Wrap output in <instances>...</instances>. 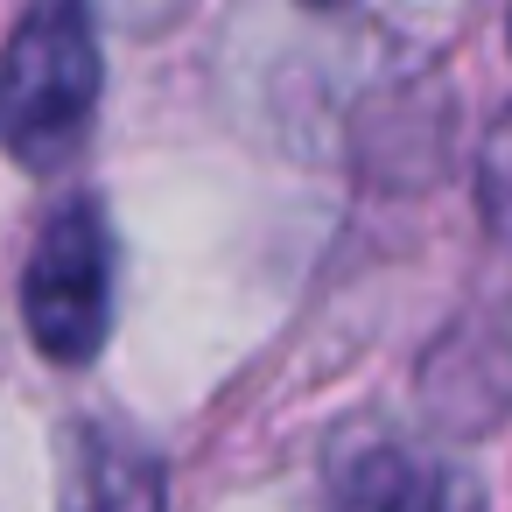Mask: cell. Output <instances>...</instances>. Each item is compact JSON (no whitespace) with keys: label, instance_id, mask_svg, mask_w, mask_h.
<instances>
[{"label":"cell","instance_id":"1","mask_svg":"<svg viewBox=\"0 0 512 512\" xmlns=\"http://www.w3.org/2000/svg\"><path fill=\"white\" fill-rule=\"evenodd\" d=\"M99 29L85 0H36L0 50V141L22 169L78 155L99 113Z\"/></svg>","mask_w":512,"mask_h":512},{"label":"cell","instance_id":"2","mask_svg":"<svg viewBox=\"0 0 512 512\" xmlns=\"http://www.w3.org/2000/svg\"><path fill=\"white\" fill-rule=\"evenodd\" d=\"M22 316L43 358L57 365H85L106 344L113 323V232L99 218V204H64L22 267Z\"/></svg>","mask_w":512,"mask_h":512},{"label":"cell","instance_id":"3","mask_svg":"<svg viewBox=\"0 0 512 512\" xmlns=\"http://www.w3.org/2000/svg\"><path fill=\"white\" fill-rule=\"evenodd\" d=\"M64 512H162V470L120 435H85Z\"/></svg>","mask_w":512,"mask_h":512},{"label":"cell","instance_id":"4","mask_svg":"<svg viewBox=\"0 0 512 512\" xmlns=\"http://www.w3.org/2000/svg\"><path fill=\"white\" fill-rule=\"evenodd\" d=\"M379 512H484V491L456 463H421V470L393 477V491H386Z\"/></svg>","mask_w":512,"mask_h":512},{"label":"cell","instance_id":"5","mask_svg":"<svg viewBox=\"0 0 512 512\" xmlns=\"http://www.w3.org/2000/svg\"><path fill=\"white\" fill-rule=\"evenodd\" d=\"M477 204H484L491 246L512 260V113L484 134V155H477Z\"/></svg>","mask_w":512,"mask_h":512},{"label":"cell","instance_id":"6","mask_svg":"<svg viewBox=\"0 0 512 512\" xmlns=\"http://www.w3.org/2000/svg\"><path fill=\"white\" fill-rule=\"evenodd\" d=\"M309 8H344V0H309Z\"/></svg>","mask_w":512,"mask_h":512}]
</instances>
